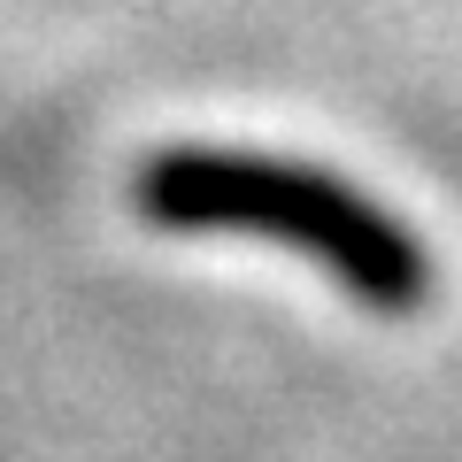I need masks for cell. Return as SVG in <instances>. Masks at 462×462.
Segmentation results:
<instances>
[{"instance_id": "obj_1", "label": "cell", "mask_w": 462, "mask_h": 462, "mask_svg": "<svg viewBox=\"0 0 462 462\" xmlns=\"http://www.w3.org/2000/svg\"><path fill=\"white\" fill-rule=\"evenodd\" d=\"M132 200L170 231H263L309 254L378 316H416L431 300V254L393 208L346 178L247 147H162L139 162Z\"/></svg>"}]
</instances>
